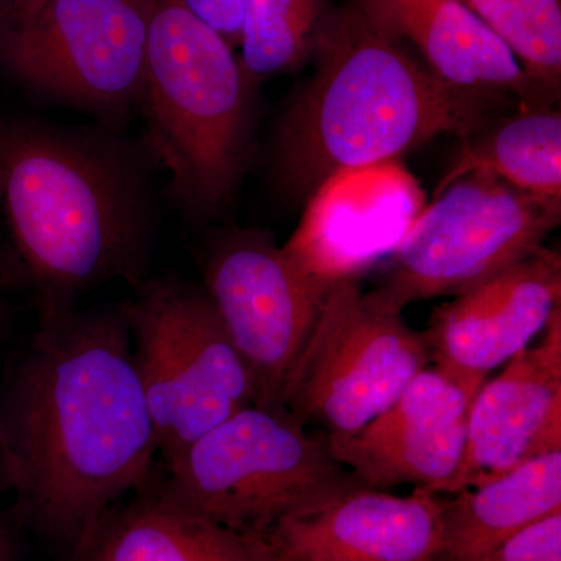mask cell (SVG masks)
<instances>
[{"label":"cell","instance_id":"cell-1","mask_svg":"<svg viewBox=\"0 0 561 561\" xmlns=\"http://www.w3.org/2000/svg\"><path fill=\"white\" fill-rule=\"evenodd\" d=\"M39 311L0 401L2 479L22 519L68 551L149 485L158 446L122 309Z\"/></svg>","mask_w":561,"mask_h":561},{"label":"cell","instance_id":"cell-2","mask_svg":"<svg viewBox=\"0 0 561 561\" xmlns=\"http://www.w3.org/2000/svg\"><path fill=\"white\" fill-rule=\"evenodd\" d=\"M151 160L117 125L0 113V214L39 309L69 308L108 280L146 279Z\"/></svg>","mask_w":561,"mask_h":561},{"label":"cell","instance_id":"cell-3","mask_svg":"<svg viewBox=\"0 0 561 561\" xmlns=\"http://www.w3.org/2000/svg\"><path fill=\"white\" fill-rule=\"evenodd\" d=\"M312 60L273 135V184L290 201L308 202L332 176L398 161L438 136L468 138L490 116L494 95L438 79L356 7L331 14Z\"/></svg>","mask_w":561,"mask_h":561},{"label":"cell","instance_id":"cell-4","mask_svg":"<svg viewBox=\"0 0 561 561\" xmlns=\"http://www.w3.org/2000/svg\"><path fill=\"white\" fill-rule=\"evenodd\" d=\"M234 49L183 0H157L139 108L146 147L190 219L217 216L250 160L254 91Z\"/></svg>","mask_w":561,"mask_h":561},{"label":"cell","instance_id":"cell-5","mask_svg":"<svg viewBox=\"0 0 561 561\" xmlns=\"http://www.w3.org/2000/svg\"><path fill=\"white\" fill-rule=\"evenodd\" d=\"M165 500L209 522L264 538L283 519L364 485L284 405L250 404L169 461Z\"/></svg>","mask_w":561,"mask_h":561},{"label":"cell","instance_id":"cell-6","mask_svg":"<svg viewBox=\"0 0 561 561\" xmlns=\"http://www.w3.org/2000/svg\"><path fill=\"white\" fill-rule=\"evenodd\" d=\"M157 0H9L0 69L60 105L124 127L139 108Z\"/></svg>","mask_w":561,"mask_h":561},{"label":"cell","instance_id":"cell-7","mask_svg":"<svg viewBox=\"0 0 561 561\" xmlns=\"http://www.w3.org/2000/svg\"><path fill=\"white\" fill-rule=\"evenodd\" d=\"M121 309L165 463L254 404L249 368L202 286L175 275L144 279Z\"/></svg>","mask_w":561,"mask_h":561},{"label":"cell","instance_id":"cell-8","mask_svg":"<svg viewBox=\"0 0 561 561\" xmlns=\"http://www.w3.org/2000/svg\"><path fill=\"white\" fill-rule=\"evenodd\" d=\"M561 220V201L513 190L470 173L435 192L421 209L379 286L365 294L387 312L457 297L545 247Z\"/></svg>","mask_w":561,"mask_h":561},{"label":"cell","instance_id":"cell-9","mask_svg":"<svg viewBox=\"0 0 561 561\" xmlns=\"http://www.w3.org/2000/svg\"><path fill=\"white\" fill-rule=\"evenodd\" d=\"M431 362L424 332L368 301L357 279L339 280L324 295L280 404L324 437H350L386 412Z\"/></svg>","mask_w":561,"mask_h":561},{"label":"cell","instance_id":"cell-10","mask_svg":"<svg viewBox=\"0 0 561 561\" xmlns=\"http://www.w3.org/2000/svg\"><path fill=\"white\" fill-rule=\"evenodd\" d=\"M202 287L249 368L254 404L283 405L284 383L330 287L256 230L225 232L210 243Z\"/></svg>","mask_w":561,"mask_h":561},{"label":"cell","instance_id":"cell-11","mask_svg":"<svg viewBox=\"0 0 561 561\" xmlns=\"http://www.w3.org/2000/svg\"><path fill=\"white\" fill-rule=\"evenodd\" d=\"M478 391L437 365L426 367L364 430L327 438L337 460L364 485L381 490L415 483L445 494L463 459Z\"/></svg>","mask_w":561,"mask_h":561},{"label":"cell","instance_id":"cell-12","mask_svg":"<svg viewBox=\"0 0 561 561\" xmlns=\"http://www.w3.org/2000/svg\"><path fill=\"white\" fill-rule=\"evenodd\" d=\"M560 308V253L541 247L434 312L423 331L431 360L481 389L490 371L529 348Z\"/></svg>","mask_w":561,"mask_h":561},{"label":"cell","instance_id":"cell-13","mask_svg":"<svg viewBox=\"0 0 561 561\" xmlns=\"http://www.w3.org/2000/svg\"><path fill=\"white\" fill-rule=\"evenodd\" d=\"M423 208V192L397 161L342 172L306 202L283 249L331 287L393 254Z\"/></svg>","mask_w":561,"mask_h":561},{"label":"cell","instance_id":"cell-14","mask_svg":"<svg viewBox=\"0 0 561 561\" xmlns=\"http://www.w3.org/2000/svg\"><path fill=\"white\" fill-rule=\"evenodd\" d=\"M561 449V308L535 345L472 400L463 459L445 494L481 485Z\"/></svg>","mask_w":561,"mask_h":561},{"label":"cell","instance_id":"cell-15","mask_svg":"<svg viewBox=\"0 0 561 561\" xmlns=\"http://www.w3.org/2000/svg\"><path fill=\"white\" fill-rule=\"evenodd\" d=\"M445 494L360 485L265 535L276 561H442Z\"/></svg>","mask_w":561,"mask_h":561},{"label":"cell","instance_id":"cell-16","mask_svg":"<svg viewBox=\"0 0 561 561\" xmlns=\"http://www.w3.org/2000/svg\"><path fill=\"white\" fill-rule=\"evenodd\" d=\"M356 9L373 28L412 47L446 83L515 95L523 110L546 108V95L513 51L460 0H357Z\"/></svg>","mask_w":561,"mask_h":561},{"label":"cell","instance_id":"cell-17","mask_svg":"<svg viewBox=\"0 0 561 561\" xmlns=\"http://www.w3.org/2000/svg\"><path fill=\"white\" fill-rule=\"evenodd\" d=\"M62 561H276L267 541L184 511L153 486L119 502Z\"/></svg>","mask_w":561,"mask_h":561},{"label":"cell","instance_id":"cell-18","mask_svg":"<svg viewBox=\"0 0 561 561\" xmlns=\"http://www.w3.org/2000/svg\"><path fill=\"white\" fill-rule=\"evenodd\" d=\"M443 508L445 561H474L513 534L561 512V449L451 494Z\"/></svg>","mask_w":561,"mask_h":561},{"label":"cell","instance_id":"cell-19","mask_svg":"<svg viewBox=\"0 0 561 561\" xmlns=\"http://www.w3.org/2000/svg\"><path fill=\"white\" fill-rule=\"evenodd\" d=\"M470 173L494 176L524 194L561 201V114L523 110L463 139L437 191Z\"/></svg>","mask_w":561,"mask_h":561},{"label":"cell","instance_id":"cell-20","mask_svg":"<svg viewBox=\"0 0 561 561\" xmlns=\"http://www.w3.org/2000/svg\"><path fill=\"white\" fill-rule=\"evenodd\" d=\"M328 20L324 0H247L239 60L251 83L302 68Z\"/></svg>","mask_w":561,"mask_h":561},{"label":"cell","instance_id":"cell-21","mask_svg":"<svg viewBox=\"0 0 561 561\" xmlns=\"http://www.w3.org/2000/svg\"><path fill=\"white\" fill-rule=\"evenodd\" d=\"M513 51L542 94L561 84V0H460Z\"/></svg>","mask_w":561,"mask_h":561},{"label":"cell","instance_id":"cell-22","mask_svg":"<svg viewBox=\"0 0 561 561\" xmlns=\"http://www.w3.org/2000/svg\"><path fill=\"white\" fill-rule=\"evenodd\" d=\"M474 561H561V512L524 527Z\"/></svg>","mask_w":561,"mask_h":561},{"label":"cell","instance_id":"cell-23","mask_svg":"<svg viewBox=\"0 0 561 561\" xmlns=\"http://www.w3.org/2000/svg\"><path fill=\"white\" fill-rule=\"evenodd\" d=\"M205 24L214 28L234 49L241 41L243 10L247 0H183Z\"/></svg>","mask_w":561,"mask_h":561},{"label":"cell","instance_id":"cell-24","mask_svg":"<svg viewBox=\"0 0 561 561\" xmlns=\"http://www.w3.org/2000/svg\"><path fill=\"white\" fill-rule=\"evenodd\" d=\"M0 561H16L13 537L2 522H0Z\"/></svg>","mask_w":561,"mask_h":561},{"label":"cell","instance_id":"cell-25","mask_svg":"<svg viewBox=\"0 0 561 561\" xmlns=\"http://www.w3.org/2000/svg\"><path fill=\"white\" fill-rule=\"evenodd\" d=\"M3 276H5V260H3L2 250H0V283H2Z\"/></svg>","mask_w":561,"mask_h":561},{"label":"cell","instance_id":"cell-26","mask_svg":"<svg viewBox=\"0 0 561 561\" xmlns=\"http://www.w3.org/2000/svg\"><path fill=\"white\" fill-rule=\"evenodd\" d=\"M2 317H3V306H2V300H0V324H2Z\"/></svg>","mask_w":561,"mask_h":561},{"label":"cell","instance_id":"cell-27","mask_svg":"<svg viewBox=\"0 0 561 561\" xmlns=\"http://www.w3.org/2000/svg\"><path fill=\"white\" fill-rule=\"evenodd\" d=\"M0 478H2V457H0Z\"/></svg>","mask_w":561,"mask_h":561},{"label":"cell","instance_id":"cell-28","mask_svg":"<svg viewBox=\"0 0 561 561\" xmlns=\"http://www.w3.org/2000/svg\"><path fill=\"white\" fill-rule=\"evenodd\" d=\"M5 2H9V0H0V5H3Z\"/></svg>","mask_w":561,"mask_h":561}]
</instances>
